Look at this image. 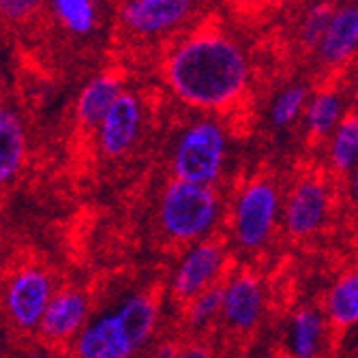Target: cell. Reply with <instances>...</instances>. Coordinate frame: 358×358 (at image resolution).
I'll use <instances>...</instances> for the list:
<instances>
[{
  "instance_id": "6da1fadb",
  "label": "cell",
  "mask_w": 358,
  "mask_h": 358,
  "mask_svg": "<svg viewBox=\"0 0 358 358\" xmlns=\"http://www.w3.org/2000/svg\"><path fill=\"white\" fill-rule=\"evenodd\" d=\"M249 64L243 50L219 32L185 39L168 58V82L189 106L219 110L245 92Z\"/></svg>"
},
{
  "instance_id": "7a4b0ae2",
  "label": "cell",
  "mask_w": 358,
  "mask_h": 358,
  "mask_svg": "<svg viewBox=\"0 0 358 358\" xmlns=\"http://www.w3.org/2000/svg\"><path fill=\"white\" fill-rule=\"evenodd\" d=\"M157 305L148 296H131L114 313L96 320L76 341L78 358H129L155 331Z\"/></svg>"
},
{
  "instance_id": "3957f363",
  "label": "cell",
  "mask_w": 358,
  "mask_h": 358,
  "mask_svg": "<svg viewBox=\"0 0 358 358\" xmlns=\"http://www.w3.org/2000/svg\"><path fill=\"white\" fill-rule=\"evenodd\" d=\"M217 195L210 187L172 180L159 204V219L166 234L176 241L200 238L217 219Z\"/></svg>"
},
{
  "instance_id": "277c9868",
  "label": "cell",
  "mask_w": 358,
  "mask_h": 358,
  "mask_svg": "<svg viewBox=\"0 0 358 358\" xmlns=\"http://www.w3.org/2000/svg\"><path fill=\"white\" fill-rule=\"evenodd\" d=\"M225 134L215 120H200L180 136L174 150V172L178 180L208 187L223 168Z\"/></svg>"
},
{
  "instance_id": "5b68a950",
  "label": "cell",
  "mask_w": 358,
  "mask_h": 358,
  "mask_svg": "<svg viewBox=\"0 0 358 358\" xmlns=\"http://www.w3.org/2000/svg\"><path fill=\"white\" fill-rule=\"evenodd\" d=\"M279 210L277 189L266 180H255L245 187L236 204L234 227L241 245L259 247L275 227Z\"/></svg>"
},
{
  "instance_id": "8992f818",
  "label": "cell",
  "mask_w": 358,
  "mask_h": 358,
  "mask_svg": "<svg viewBox=\"0 0 358 358\" xmlns=\"http://www.w3.org/2000/svg\"><path fill=\"white\" fill-rule=\"evenodd\" d=\"M52 299V283L45 273L39 268L15 273L7 287V311L11 322L22 331L39 329Z\"/></svg>"
},
{
  "instance_id": "52a82bcc",
  "label": "cell",
  "mask_w": 358,
  "mask_h": 358,
  "mask_svg": "<svg viewBox=\"0 0 358 358\" xmlns=\"http://www.w3.org/2000/svg\"><path fill=\"white\" fill-rule=\"evenodd\" d=\"M223 249L217 243H202L191 249L180 262L174 277V294L180 301L198 299L208 289L210 281L221 271Z\"/></svg>"
},
{
  "instance_id": "ba28073f",
  "label": "cell",
  "mask_w": 358,
  "mask_h": 358,
  "mask_svg": "<svg viewBox=\"0 0 358 358\" xmlns=\"http://www.w3.org/2000/svg\"><path fill=\"white\" fill-rule=\"evenodd\" d=\"M142 124V108L138 96L131 92H122L114 103L110 114L99 127V142L106 155L120 157L134 146Z\"/></svg>"
},
{
  "instance_id": "9c48e42d",
  "label": "cell",
  "mask_w": 358,
  "mask_h": 358,
  "mask_svg": "<svg viewBox=\"0 0 358 358\" xmlns=\"http://www.w3.org/2000/svg\"><path fill=\"white\" fill-rule=\"evenodd\" d=\"M191 7L189 0H129L120 7V17L140 35H157L185 20Z\"/></svg>"
},
{
  "instance_id": "30bf717a",
  "label": "cell",
  "mask_w": 358,
  "mask_h": 358,
  "mask_svg": "<svg viewBox=\"0 0 358 358\" xmlns=\"http://www.w3.org/2000/svg\"><path fill=\"white\" fill-rule=\"evenodd\" d=\"M329 210V193L320 180L305 178L296 185L294 193L289 195L285 225L294 236H305L315 232L327 219Z\"/></svg>"
},
{
  "instance_id": "8fae6325",
  "label": "cell",
  "mask_w": 358,
  "mask_h": 358,
  "mask_svg": "<svg viewBox=\"0 0 358 358\" xmlns=\"http://www.w3.org/2000/svg\"><path fill=\"white\" fill-rule=\"evenodd\" d=\"M262 311V287L251 275H238L223 287V313L238 331L253 329Z\"/></svg>"
},
{
  "instance_id": "7c38bea8",
  "label": "cell",
  "mask_w": 358,
  "mask_h": 358,
  "mask_svg": "<svg viewBox=\"0 0 358 358\" xmlns=\"http://www.w3.org/2000/svg\"><path fill=\"white\" fill-rule=\"evenodd\" d=\"M122 92L124 90L120 78L112 73L96 76L84 86V90L78 96V106H76L78 120L84 127H101L103 118L110 114V110L120 99Z\"/></svg>"
},
{
  "instance_id": "4fadbf2b",
  "label": "cell",
  "mask_w": 358,
  "mask_h": 358,
  "mask_svg": "<svg viewBox=\"0 0 358 358\" xmlns=\"http://www.w3.org/2000/svg\"><path fill=\"white\" fill-rule=\"evenodd\" d=\"M88 301L78 292L56 294L41 320L39 331L50 339H67L86 322Z\"/></svg>"
},
{
  "instance_id": "5bb4252c",
  "label": "cell",
  "mask_w": 358,
  "mask_h": 358,
  "mask_svg": "<svg viewBox=\"0 0 358 358\" xmlns=\"http://www.w3.org/2000/svg\"><path fill=\"white\" fill-rule=\"evenodd\" d=\"M358 50V7L348 5L333 13L320 43V54L327 62H343Z\"/></svg>"
},
{
  "instance_id": "9a60e30c",
  "label": "cell",
  "mask_w": 358,
  "mask_h": 358,
  "mask_svg": "<svg viewBox=\"0 0 358 358\" xmlns=\"http://www.w3.org/2000/svg\"><path fill=\"white\" fill-rule=\"evenodd\" d=\"M26 152V140H24V127L20 116L3 108L0 112V178L9 180L17 174L22 168Z\"/></svg>"
},
{
  "instance_id": "2e32d148",
  "label": "cell",
  "mask_w": 358,
  "mask_h": 358,
  "mask_svg": "<svg viewBox=\"0 0 358 358\" xmlns=\"http://www.w3.org/2000/svg\"><path fill=\"white\" fill-rule=\"evenodd\" d=\"M329 315L337 327H352L358 322V273H350L333 285Z\"/></svg>"
},
{
  "instance_id": "e0dca14e",
  "label": "cell",
  "mask_w": 358,
  "mask_h": 358,
  "mask_svg": "<svg viewBox=\"0 0 358 358\" xmlns=\"http://www.w3.org/2000/svg\"><path fill=\"white\" fill-rule=\"evenodd\" d=\"M331 161L339 172H348L358 164V114H350L339 122L331 144Z\"/></svg>"
},
{
  "instance_id": "ac0fdd59",
  "label": "cell",
  "mask_w": 358,
  "mask_h": 358,
  "mask_svg": "<svg viewBox=\"0 0 358 358\" xmlns=\"http://www.w3.org/2000/svg\"><path fill=\"white\" fill-rule=\"evenodd\" d=\"M322 335V320L315 311L303 309L294 315L292 324V352L296 358H313L317 354Z\"/></svg>"
},
{
  "instance_id": "d6986e66",
  "label": "cell",
  "mask_w": 358,
  "mask_h": 358,
  "mask_svg": "<svg viewBox=\"0 0 358 358\" xmlns=\"http://www.w3.org/2000/svg\"><path fill=\"white\" fill-rule=\"evenodd\" d=\"M56 17L76 35H86L94 26V7L90 0H56L52 5Z\"/></svg>"
},
{
  "instance_id": "ffe728a7",
  "label": "cell",
  "mask_w": 358,
  "mask_h": 358,
  "mask_svg": "<svg viewBox=\"0 0 358 358\" xmlns=\"http://www.w3.org/2000/svg\"><path fill=\"white\" fill-rule=\"evenodd\" d=\"M339 112H341V101L337 94L333 92L315 94L307 110V122L311 127V131L317 136L329 134L335 127V122L339 120Z\"/></svg>"
},
{
  "instance_id": "44dd1931",
  "label": "cell",
  "mask_w": 358,
  "mask_h": 358,
  "mask_svg": "<svg viewBox=\"0 0 358 358\" xmlns=\"http://www.w3.org/2000/svg\"><path fill=\"white\" fill-rule=\"evenodd\" d=\"M305 96H307V90L303 86H289L285 88L271 108V118L277 127H285L294 120L303 106H305Z\"/></svg>"
},
{
  "instance_id": "7402d4cb",
  "label": "cell",
  "mask_w": 358,
  "mask_h": 358,
  "mask_svg": "<svg viewBox=\"0 0 358 358\" xmlns=\"http://www.w3.org/2000/svg\"><path fill=\"white\" fill-rule=\"evenodd\" d=\"M219 311H223V287H208L198 299H193L189 320L193 327H202Z\"/></svg>"
},
{
  "instance_id": "603a6c76",
  "label": "cell",
  "mask_w": 358,
  "mask_h": 358,
  "mask_svg": "<svg viewBox=\"0 0 358 358\" xmlns=\"http://www.w3.org/2000/svg\"><path fill=\"white\" fill-rule=\"evenodd\" d=\"M333 13L335 11H331L327 5H317V7L309 9L305 15V22H303V41L320 48L324 32H327V28L331 24Z\"/></svg>"
},
{
  "instance_id": "cb8c5ba5",
  "label": "cell",
  "mask_w": 358,
  "mask_h": 358,
  "mask_svg": "<svg viewBox=\"0 0 358 358\" xmlns=\"http://www.w3.org/2000/svg\"><path fill=\"white\" fill-rule=\"evenodd\" d=\"M0 9L11 20H22L37 9V3H30V0H3Z\"/></svg>"
},
{
  "instance_id": "d4e9b609",
  "label": "cell",
  "mask_w": 358,
  "mask_h": 358,
  "mask_svg": "<svg viewBox=\"0 0 358 358\" xmlns=\"http://www.w3.org/2000/svg\"><path fill=\"white\" fill-rule=\"evenodd\" d=\"M178 358H213V356H210V352H208L206 348H202V345H193V348L182 350Z\"/></svg>"
},
{
  "instance_id": "484cf974",
  "label": "cell",
  "mask_w": 358,
  "mask_h": 358,
  "mask_svg": "<svg viewBox=\"0 0 358 358\" xmlns=\"http://www.w3.org/2000/svg\"><path fill=\"white\" fill-rule=\"evenodd\" d=\"M180 352L176 350L174 343H164L159 350H157V358H178Z\"/></svg>"
},
{
  "instance_id": "4316f807",
  "label": "cell",
  "mask_w": 358,
  "mask_h": 358,
  "mask_svg": "<svg viewBox=\"0 0 358 358\" xmlns=\"http://www.w3.org/2000/svg\"><path fill=\"white\" fill-rule=\"evenodd\" d=\"M354 193H356V198H358V168H356V174H354Z\"/></svg>"
},
{
  "instance_id": "83f0119b",
  "label": "cell",
  "mask_w": 358,
  "mask_h": 358,
  "mask_svg": "<svg viewBox=\"0 0 358 358\" xmlns=\"http://www.w3.org/2000/svg\"><path fill=\"white\" fill-rule=\"evenodd\" d=\"M28 358H50V356H48V354H39V352H37V354H28Z\"/></svg>"
}]
</instances>
